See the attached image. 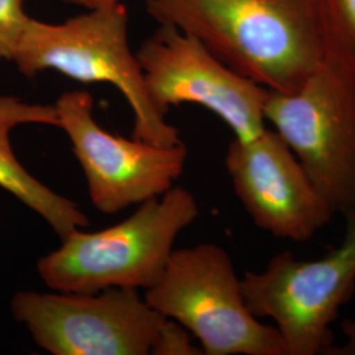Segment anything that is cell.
Listing matches in <instances>:
<instances>
[{
    "label": "cell",
    "instance_id": "obj_9",
    "mask_svg": "<svg viewBox=\"0 0 355 355\" xmlns=\"http://www.w3.org/2000/svg\"><path fill=\"white\" fill-rule=\"evenodd\" d=\"M136 57L161 114L189 103L220 117L234 139L250 140L266 129L270 91L233 71L190 35L159 26L141 44Z\"/></svg>",
    "mask_w": 355,
    "mask_h": 355
},
{
    "label": "cell",
    "instance_id": "obj_8",
    "mask_svg": "<svg viewBox=\"0 0 355 355\" xmlns=\"http://www.w3.org/2000/svg\"><path fill=\"white\" fill-rule=\"evenodd\" d=\"M54 107L58 128L83 170L91 203L103 215L159 198L182 175L189 154L183 142L158 146L107 132L96 123L94 98L85 89L64 92Z\"/></svg>",
    "mask_w": 355,
    "mask_h": 355
},
{
    "label": "cell",
    "instance_id": "obj_13",
    "mask_svg": "<svg viewBox=\"0 0 355 355\" xmlns=\"http://www.w3.org/2000/svg\"><path fill=\"white\" fill-rule=\"evenodd\" d=\"M29 19L23 0H0V62L12 60Z\"/></svg>",
    "mask_w": 355,
    "mask_h": 355
},
{
    "label": "cell",
    "instance_id": "obj_4",
    "mask_svg": "<svg viewBox=\"0 0 355 355\" xmlns=\"http://www.w3.org/2000/svg\"><path fill=\"white\" fill-rule=\"evenodd\" d=\"M17 70L33 78L55 70L82 83H108L127 99L133 112V139L158 146L180 144L177 128L154 105L139 60L128 42L127 8L87 10L64 23L29 19L13 53Z\"/></svg>",
    "mask_w": 355,
    "mask_h": 355
},
{
    "label": "cell",
    "instance_id": "obj_7",
    "mask_svg": "<svg viewBox=\"0 0 355 355\" xmlns=\"http://www.w3.org/2000/svg\"><path fill=\"white\" fill-rule=\"evenodd\" d=\"M265 119L336 214L355 208V76L327 55L292 94L268 92Z\"/></svg>",
    "mask_w": 355,
    "mask_h": 355
},
{
    "label": "cell",
    "instance_id": "obj_10",
    "mask_svg": "<svg viewBox=\"0 0 355 355\" xmlns=\"http://www.w3.org/2000/svg\"><path fill=\"white\" fill-rule=\"evenodd\" d=\"M233 190L254 224L277 239L311 240L336 215L286 141L266 128L225 154Z\"/></svg>",
    "mask_w": 355,
    "mask_h": 355
},
{
    "label": "cell",
    "instance_id": "obj_5",
    "mask_svg": "<svg viewBox=\"0 0 355 355\" xmlns=\"http://www.w3.org/2000/svg\"><path fill=\"white\" fill-rule=\"evenodd\" d=\"M144 299L193 336L205 355H287L275 327L255 318L228 252L217 243L178 249Z\"/></svg>",
    "mask_w": 355,
    "mask_h": 355
},
{
    "label": "cell",
    "instance_id": "obj_12",
    "mask_svg": "<svg viewBox=\"0 0 355 355\" xmlns=\"http://www.w3.org/2000/svg\"><path fill=\"white\" fill-rule=\"evenodd\" d=\"M327 55L355 76V0H316Z\"/></svg>",
    "mask_w": 355,
    "mask_h": 355
},
{
    "label": "cell",
    "instance_id": "obj_11",
    "mask_svg": "<svg viewBox=\"0 0 355 355\" xmlns=\"http://www.w3.org/2000/svg\"><path fill=\"white\" fill-rule=\"evenodd\" d=\"M38 124L58 128L54 104L0 96V189L37 214L64 240L76 229L86 228L89 218L73 200L57 193L20 164L11 146V132L19 125Z\"/></svg>",
    "mask_w": 355,
    "mask_h": 355
},
{
    "label": "cell",
    "instance_id": "obj_15",
    "mask_svg": "<svg viewBox=\"0 0 355 355\" xmlns=\"http://www.w3.org/2000/svg\"><path fill=\"white\" fill-rule=\"evenodd\" d=\"M66 4H71L76 7H82L85 10H95V8H105L114 7L121 3V0H61Z\"/></svg>",
    "mask_w": 355,
    "mask_h": 355
},
{
    "label": "cell",
    "instance_id": "obj_14",
    "mask_svg": "<svg viewBox=\"0 0 355 355\" xmlns=\"http://www.w3.org/2000/svg\"><path fill=\"white\" fill-rule=\"evenodd\" d=\"M341 331L346 341L341 345L333 343L324 355H355V320H343Z\"/></svg>",
    "mask_w": 355,
    "mask_h": 355
},
{
    "label": "cell",
    "instance_id": "obj_6",
    "mask_svg": "<svg viewBox=\"0 0 355 355\" xmlns=\"http://www.w3.org/2000/svg\"><path fill=\"white\" fill-rule=\"evenodd\" d=\"M343 215V240L329 253L297 261L284 250L241 278L250 312L274 321L287 355L325 354L333 345L330 327L354 292L355 208Z\"/></svg>",
    "mask_w": 355,
    "mask_h": 355
},
{
    "label": "cell",
    "instance_id": "obj_1",
    "mask_svg": "<svg viewBox=\"0 0 355 355\" xmlns=\"http://www.w3.org/2000/svg\"><path fill=\"white\" fill-rule=\"evenodd\" d=\"M145 6L159 26L196 38L270 92H295L327 58L316 0H145Z\"/></svg>",
    "mask_w": 355,
    "mask_h": 355
},
{
    "label": "cell",
    "instance_id": "obj_2",
    "mask_svg": "<svg viewBox=\"0 0 355 355\" xmlns=\"http://www.w3.org/2000/svg\"><path fill=\"white\" fill-rule=\"evenodd\" d=\"M190 191L174 186L136 212L98 232L76 229L37 261L51 291L95 293L108 288L148 290L162 277L179 233L199 216Z\"/></svg>",
    "mask_w": 355,
    "mask_h": 355
},
{
    "label": "cell",
    "instance_id": "obj_3",
    "mask_svg": "<svg viewBox=\"0 0 355 355\" xmlns=\"http://www.w3.org/2000/svg\"><path fill=\"white\" fill-rule=\"evenodd\" d=\"M11 313L38 347L53 355L202 353L190 333L153 309L139 290L19 291L11 299Z\"/></svg>",
    "mask_w": 355,
    "mask_h": 355
}]
</instances>
